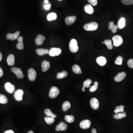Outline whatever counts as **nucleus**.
<instances>
[{
  "instance_id": "nucleus-1",
  "label": "nucleus",
  "mask_w": 133,
  "mask_h": 133,
  "mask_svg": "<svg viewBox=\"0 0 133 133\" xmlns=\"http://www.w3.org/2000/svg\"><path fill=\"white\" fill-rule=\"evenodd\" d=\"M98 25L96 22H91L84 25V29L87 31H94L98 29Z\"/></svg>"
},
{
  "instance_id": "nucleus-2",
  "label": "nucleus",
  "mask_w": 133,
  "mask_h": 133,
  "mask_svg": "<svg viewBox=\"0 0 133 133\" xmlns=\"http://www.w3.org/2000/svg\"><path fill=\"white\" fill-rule=\"evenodd\" d=\"M69 47L70 50L73 53H76L79 50V47L78 45L77 42L74 38L71 40L69 43Z\"/></svg>"
},
{
  "instance_id": "nucleus-3",
  "label": "nucleus",
  "mask_w": 133,
  "mask_h": 133,
  "mask_svg": "<svg viewBox=\"0 0 133 133\" xmlns=\"http://www.w3.org/2000/svg\"><path fill=\"white\" fill-rule=\"evenodd\" d=\"M60 94L59 89L55 86L52 87L50 91L49 96L51 98H55Z\"/></svg>"
},
{
  "instance_id": "nucleus-4",
  "label": "nucleus",
  "mask_w": 133,
  "mask_h": 133,
  "mask_svg": "<svg viewBox=\"0 0 133 133\" xmlns=\"http://www.w3.org/2000/svg\"><path fill=\"white\" fill-rule=\"evenodd\" d=\"M113 42V45L117 47L120 46L123 43V40L121 36L119 35H116L112 38Z\"/></svg>"
},
{
  "instance_id": "nucleus-5",
  "label": "nucleus",
  "mask_w": 133,
  "mask_h": 133,
  "mask_svg": "<svg viewBox=\"0 0 133 133\" xmlns=\"http://www.w3.org/2000/svg\"><path fill=\"white\" fill-rule=\"evenodd\" d=\"M12 71L16 75L18 78L20 79H23L24 77V75L21 69L19 68L16 67H12L11 68Z\"/></svg>"
},
{
  "instance_id": "nucleus-6",
  "label": "nucleus",
  "mask_w": 133,
  "mask_h": 133,
  "mask_svg": "<svg viewBox=\"0 0 133 133\" xmlns=\"http://www.w3.org/2000/svg\"><path fill=\"white\" fill-rule=\"evenodd\" d=\"M62 53V50L60 48H53L49 51V54L51 56H57Z\"/></svg>"
},
{
  "instance_id": "nucleus-7",
  "label": "nucleus",
  "mask_w": 133,
  "mask_h": 133,
  "mask_svg": "<svg viewBox=\"0 0 133 133\" xmlns=\"http://www.w3.org/2000/svg\"><path fill=\"white\" fill-rule=\"evenodd\" d=\"M24 94L23 90L21 89L17 90L14 94V97L17 101H21L23 100V96Z\"/></svg>"
},
{
  "instance_id": "nucleus-8",
  "label": "nucleus",
  "mask_w": 133,
  "mask_h": 133,
  "mask_svg": "<svg viewBox=\"0 0 133 133\" xmlns=\"http://www.w3.org/2000/svg\"><path fill=\"white\" fill-rule=\"evenodd\" d=\"M5 90L10 94H12L15 91V87L14 85L11 84L10 83L8 82L4 85Z\"/></svg>"
},
{
  "instance_id": "nucleus-9",
  "label": "nucleus",
  "mask_w": 133,
  "mask_h": 133,
  "mask_svg": "<svg viewBox=\"0 0 133 133\" xmlns=\"http://www.w3.org/2000/svg\"><path fill=\"white\" fill-rule=\"evenodd\" d=\"M90 105L92 109L96 110L99 107V101L96 98H92L90 100Z\"/></svg>"
},
{
  "instance_id": "nucleus-10",
  "label": "nucleus",
  "mask_w": 133,
  "mask_h": 133,
  "mask_svg": "<svg viewBox=\"0 0 133 133\" xmlns=\"http://www.w3.org/2000/svg\"><path fill=\"white\" fill-rule=\"evenodd\" d=\"M28 77L31 81H34L36 77V73L34 69L33 68H30L28 71Z\"/></svg>"
},
{
  "instance_id": "nucleus-11",
  "label": "nucleus",
  "mask_w": 133,
  "mask_h": 133,
  "mask_svg": "<svg viewBox=\"0 0 133 133\" xmlns=\"http://www.w3.org/2000/svg\"><path fill=\"white\" fill-rule=\"evenodd\" d=\"M91 125V122L90 121L88 120L83 121L79 124L80 127L83 129H88L90 127Z\"/></svg>"
},
{
  "instance_id": "nucleus-12",
  "label": "nucleus",
  "mask_w": 133,
  "mask_h": 133,
  "mask_svg": "<svg viewBox=\"0 0 133 133\" xmlns=\"http://www.w3.org/2000/svg\"><path fill=\"white\" fill-rule=\"evenodd\" d=\"M20 34V32L19 31H17L13 34L8 33L6 35V38L8 40H11L12 41H13L17 39Z\"/></svg>"
},
{
  "instance_id": "nucleus-13",
  "label": "nucleus",
  "mask_w": 133,
  "mask_h": 133,
  "mask_svg": "<svg viewBox=\"0 0 133 133\" xmlns=\"http://www.w3.org/2000/svg\"><path fill=\"white\" fill-rule=\"evenodd\" d=\"M67 125L66 124L63 122H61L59 125H57L55 130L57 131H64L67 129Z\"/></svg>"
},
{
  "instance_id": "nucleus-14",
  "label": "nucleus",
  "mask_w": 133,
  "mask_h": 133,
  "mask_svg": "<svg viewBox=\"0 0 133 133\" xmlns=\"http://www.w3.org/2000/svg\"><path fill=\"white\" fill-rule=\"evenodd\" d=\"M126 74L124 72L118 74L115 77V81L117 82H120L122 81L125 78Z\"/></svg>"
},
{
  "instance_id": "nucleus-15",
  "label": "nucleus",
  "mask_w": 133,
  "mask_h": 133,
  "mask_svg": "<svg viewBox=\"0 0 133 133\" xmlns=\"http://www.w3.org/2000/svg\"><path fill=\"white\" fill-rule=\"evenodd\" d=\"M46 40V37L42 35H38L35 39L36 44L38 46L42 45L44 41Z\"/></svg>"
},
{
  "instance_id": "nucleus-16",
  "label": "nucleus",
  "mask_w": 133,
  "mask_h": 133,
  "mask_svg": "<svg viewBox=\"0 0 133 133\" xmlns=\"http://www.w3.org/2000/svg\"><path fill=\"white\" fill-rule=\"evenodd\" d=\"M77 17L75 16H70L67 17L65 19V22L66 25H71L75 22Z\"/></svg>"
},
{
  "instance_id": "nucleus-17",
  "label": "nucleus",
  "mask_w": 133,
  "mask_h": 133,
  "mask_svg": "<svg viewBox=\"0 0 133 133\" xmlns=\"http://www.w3.org/2000/svg\"><path fill=\"white\" fill-rule=\"evenodd\" d=\"M96 62L98 65L103 66L107 64V60L106 58L103 56H100L96 58Z\"/></svg>"
},
{
  "instance_id": "nucleus-18",
  "label": "nucleus",
  "mask_w": 133,
  "mask_h": 133,
  "mask_svg": "<svg viewBox=\"0 0 133 133\" xmlns=\"http://www.w3.org/2000/svg\"><path fill=\"white\" fill-rule=\"evenodd\" d=\"M50 65L49 62L46 60L43 61L42 62V71L43 72H45L49 70V68L50 67Z\"/></svg>"
},
{
  "instance_id": "nucleus-19",
  "label": "nucleus",
  "mask_w": 133,
  "mask_h": 133,
  "mask_svg": "<svg viewBox=\"0 0 133 133\" xmlns=\"http://www.w3.org/2000/svg\"><path fill=\"white\" fill-rule=\"evenodd\" d=\"M37 54L39 56H42L43 55L49 54V51L47 49H38L36 50Z\"/></svg>"
},
{
  "instance_id": "nucleus-20",
  "label": "nucleus",
  "mask_w": 133,
  "mask_h": 133,
  "mask_svg": "<svg viewBox=\"0 0 133 133\" xmlns=\"http://www.w3.org/2000/svg\"><path fill=\"white\" fill-rule=\"evenodd\" d=\"M15 57L13 54L9 55L7 58V62L8 65L10 66H13L15 64Z\"/></svg>"
},
{
  "instance_id": "nucleus-21",
  "label": "nucleus",
  "mask_w": 133,
  "mask_h": 133,
  "mask_svg": "<svg viewBox=\"0 0 133 133\" xmlns=\"http://www.w3.org/2000/svg\"><path fill=\"white\" fill-rule=\"evenodd\" d=\"M126 117V113L125 112L118 113L113 115V118L116 120H120Z\"/></svg>"
},
{
  "instance_id": "nucleus-22",
  "label": "nucleus",
  "mask_w": 133,
  "mask_h": 133,
  "mask_svg": "<svg viewBox=\"0 0 133 133\" xmlns=\"http://www.w3.org/2000/svg\"><path fill=\"white\" fill-rule=\"evenodd\" d=\"M84 9L85 12L90 15L94 13V8L90 4H87V5H85L84 7Z\"/></svg>"
},
{
  "instance_id": "nucleus-23",
  "label": "nucleus",
  "mask_w": 133,
  "mask_h": 133,
  "mask_svg": "<svg viewBox=\"0 0 133 133\" xmlns=\"http://www.w3.org/2000/svg\"><path fill=\"white\" fill-rule=\"evenodd\" d=\"M102 43L105 44L108 49L111 50L113 48V44H112V40H106L104 41V42H102Z\"/></svg>"
},
{
  "instance_id": "nucleus-24",
  "label": "nucleus",
  "mask_w": 133,
  "mask_h": 133,
  "mask_svg": "<svg viewBox=\"0 0 133 133\" xmlns=\"http://www.w3.org/2000/svg\"><path fill=\"white\" fill-rule=\"evenodd\" d=\"M57 15L54 12L49 14L47 16V19L49 21H54L57 19Z\"/></svg>"
},
{
  "instance_id": "nucleus-25",
  "label": "nucleus",
  "mask_w": 133,
  "mask_h": 133,
  "mask_svg": "<svg viewBox=\"0 0 133 133\" xmlns=\"http://www.w3.org/2000/svg\"><path fill=\"white\" fill-rule=\"evenodd\" d=\"M126 25V20L125 18L124 17H122L121 18L120 21H119L118 23V26L119 28L120 29H122L124 28L125 27Z\"/></svg>"
},
{
  "instance_id": "nucleus-26",
  "label": "nucleus",
  "mask_w": 133,
  "mask_h": 133,
  "mask_svg": "<svg viewBox=\"0 0 133 133\" xmlns=\"http://www.w3.org/2000/svg\"><path fill=\"white\" fill-rule=\"evenodd\" d=\"M72 69L74 73L76 74H82V71L81 69V68L79 65L76 64L74 65L72 68Z\"/></svg>"
},
{
  "instance_id": "nucleus-27",
  "label": "nucleus",
  "mask_w": 133,
  "mask_h": 133,
  "mask_svg": "<svg viewBox=\"0 0 133 133\" xmlns=\"http://www.w3.org/2000/svg\"><path fill=\"white\" fill-rule=\"evenodd\" d=\"M44 113L46 115H47V116L52 117L54 118L57 117V116L56 115L53 113L51 110L49 109H46L45 110Z\"/></svg>"
},
{
  "instance_id": "nucleus-28",
  "label": "nucleus",
  "mask_w": 133,
  "mask_h": 133,
  "mask_svg": "<svg viewBox=\"0 0 133 133\" xmlns=\"http://www.w3.org/2000/svg\"><path fill=\"white\" fill-rule=\"evenodd\" d=\"M71 107V104L68 101H66L64 102L62 104V110L64 111H66L69 110Z\"/></svg>"
},
{
  "instance_id": "nucleus-29",
  "label": "nucleus",
  "mask_w": 133,
  "mask_h": 133,
  "mask_svg": "<svg viewBox=\"0 0 133 133\" xmlns=\"http://www.w3.org/2000/svg\"><path fill=\"white\" fill-rule=\"evenodd\" d=\"M68 73L66 71H63L62 73H58L57 75V78L58 79H63L64 78L67 77L68 75Z\"/></svg>"
},
{
  "instance_id": "nucleus-30",
  "label": "nucleus",
  "mask_w": 133,
  "mask_h": 133,
  "mask_svg": "<svg viewBox=\"0 0 133 133\" xmlns=\"http://www.w3.org/2000/svg\"><path fill=\"white\" fill-rule=\"evenodd\" d=\"M64 118L66 121L69 123H73L75 120L74 116L73 115H66Z\"/></svg>"
},
{
  "instance_id": "nucleus-31",
  "label": "nucleus",
  "mask_w": 133,
  "mask_h": 133,
  "mask_svg": "<svg viewBox=\"0 0 133 133\" xmlns=\"http://www.w3.org/2000/svg\"><path fill=\"white\" fill-rule=\"evenodd\" d=\"M8 101V98L6 96L3 94H0V103L6 104Z\"/></svg>"
},
{
  "instance_id": "nucleus-32",
  "label": "nucleus",
  "mask_w": 133,
  "mask_h": 133,
  "mask_svg": "<svg viewBox=\"0 0 133 133\" xmlns=\"http://www.w3.org/2000/svg\"><path fill=\"white\" fill-rule=\"evenodd\" d=\"M124 105H120V106H117L116 107L114 111V112L115 113H118L122 112H124Z\"/></svg>"
},
{
  "instance_id": "nucleus-33",
  "label": "nucleus",
  "mask_w": 133,
  "mask_h": 133,
  "mask_svg": "<svg viewBox=\"0 0 133 133\" xmlns=\"http://www.w3.org/2000/svg\"><path fill=\"white\" fill-rule=\"evenodd\" d=\"M44 120H45L46 123L47 124L51 125L54 123L55 121L54 119L52 117L46 116L44 118Z\"/></svg>"
},
{
  "instance_id": "nucleus-34",
  "label": "nucleus",
  "mask_w": 133,
  "mask_h": 133,
  "mask_svg": "<svg viewBox=\"0 0 133 133\" xmlns=\"http://www.w3.org/2000/svg\"><path fill=\"white\" fill-rule=\"evenodd\" d=\"M98 83L97 81L94 82V85H92V86L91 87L90 89V91L91 92H95L97 89L98 87Z\"/></svg>"
},
{
  "instance_id": "nucleus-35",
  "label": "nucleus",
  "mask_w": 133,
  "mask_h": 133,
  "mask_svg": "<svg viewBox=\"0 0 133 133\" xmlns=\"http://www.w3.org/2000/svg\"><path fill=\"white\" fill-rule=\"evenodd\" d=\"M123 58L121 56H118L115 62V64L118 65H121L123 62Z\"/></svg>"
},
{
  "instance_id": "nucleus-36",
  "label": "nucleus",
  "mask_w": 133,
  "mask_h": 133,
  "mask_svg": "<svg viewBox=\"0 0 133 133\" xmlns=\"http://www.w3.org/2000/svg\"><path fill=\"white\" fill-rule=\"evenodd\" d=\"M92 82V81L91 79H88L85 81L84 82V83H83V86L85 87H86V88L90 87L91 86V84Z\"/></svg>"
},
{
  "instance_id": "nucleus-37",
  "label": "nucleus",
  "mask_w": 133,
  "mask_h": 133,
  "mask_svg": "<svg viewBox=\"0 0 133 133\" xmlns=\"http://www.w3.org/2000/svg\"><path fill=\"white\" fill-rule=\"evenodd\" d=\"M16 48L19 50H22L24 48V44L23 42H19L16 45Z\"/></svg>"
},
{
  "instance_id": "nucleus-38",
  "label": "nucleus",
  "mask_w": 133,
  "mask_h": 133,
  "mask_svg": "<svg viewBox=\"0 0 133 133\" xmlns=\"http://www.w3.org/2000/svg\"><path fill=\"white\" fill-rule=\"evenodd\" d=\"M123 4L126 5H131L133 4V0H121Z\"/></svg>"
},
{
  "instance_id": "nucleus-39",
  "label": "nucleus",
  "mask_w": 133,
  "mask_h": 133,
  "mask_svg": "<svg viewBox=\"0 0 133 133\" xmlns=\"http://www.w3.org/2000/svg\"><path fill=\"white\" fill-rule=\"evenodd\" d=\"M88 2L91 5L96 6L98 4L97 0H88Z\"/></svg>"
},
{
  "instance_id": "nucleus-40",
  "label": "nucleus",
  "mask_w": 133,
  "mask_h": 133,
  "mask_svg": "<svg viewBox=\"0 0 133 133\" xmlns=\"http://www.w3.org/2000/svg\"><path fill=\"white\" fill-rule=\"evenodd\" d=\"M51 7V4H45L44 5V8L46 10H49L50 9Z\"/></svg>"
},
{
  "instance_id": "nucleus-41",
  "label": "nucleus",
  "mask_w": 133,
  "mask_h": 133,
  "mask_svg": "<svg viewBox=\"0 0 133 133\" xmlns=\"http://www.w3.org/2000/svg\"><path fill=\"white\" fill-rule=\"evenodd\" d=\"M128 65L129 67L133 68V59H130L128 61Z\"/></svg>"
},
{
  "instance_id": "nucleus-42",
  "label": "nucleus",
  "mask_w": 133,
  "mask_h": 133,
  "mask_svg": "<svg viewBox=\"0 0 133 133\" xmlns=\"http://www.w3.org/2000/svg\"><path fill=\"white\" fill-rule=\"evenodd\" d=\"M115 26L114 24V21H110L109 23L108 29L109 30H112L114 26Z\"/></svg>"
},
{
  "instance_id": "nucleus-43",
  "label": "nucleus",
  "mask_w": 133,
  "mask_h": 133,
  "mask_svg": "<svg viewBox=\"0 0 133 133\" xmlns=\"http://www.w3.org/2000/svg\"><path fill=\"white\" fill-rule=\"evenodd\" d=\"M118 25H115V26H114L112 30V33H116L118 30Z\"/></svg>"
},
{
  "instance_id": "nucleus-44",
  "label": "nucleus",
  "mask_w": 133,
  "mask_h": 133,
  "mask_svg": "<svg viewBox=\"0 0 133 133\" xmlns=\"http://www.w3.org/2000/svg\"><path fill=\"white\" fill-rule=\"evenodd\" d=\"M23 37L21 36L18 37V38H17V40H18L19 42H23Z\"/></svg>"
},
{
  "instance_id": "nucleus-45",
  "label": "nucleus",
  "mask_w": 133,
  "mask_h": 133,
  "mask_svg": "<svg viewBox=\"0 0 133 133\" xmlns=\"http://www.w3.org/2000/svg\"><path fill=\"white\" fill-rule=\"evenodd\" d=\"M3 75H4L3 70L1 67H0V78L2 77Z\"/></svg>"
},
{
  "instance_id": "nucleus-46",
  "label": "nucleus",
  "mask_w": 133,
  "mask_h": 133,
  "mask_svg": "<svg viewBox=\"0 0 133 133\" xmlns=\"http://www.w3.org/2000/svg\"><path fill=\"white\" fill-rule=\"evenodd\" d=\"M4 133H15L12 130H9L5 132Z\"/></svg>"
},
{
  "instance_id": "nucleus-47",
  "label": "nucleus",
  "mask_w": 133,
  "mask_h": 133,
  "mask_svg": "<svg viewBox=\"0 0 133 133\" xmlns=\"http://www.w3.org/2000/svg\"><path fill=\"white\" fill-rule=\"evenodd\" d=\"M92 133H97L96 132V130L95 128H93V129H92Z\"/></svg>"
},
{
  "instance_id": "nucleus-48",
  "label": "nucleus",
  "mask_w": 133,
  "mask_h": 133,
  "mask_svg": "<svg viewBox=\"0 0 133 133\" xmlns=\"http://www.w3.org/2000/svg\"><path fill=\"white\" fill-rule=\"evenodd\" d=\"M2 59V54L1 53V52H0V62H1Z\"/></svg>"
},
{
  "instance_id": "nucleus-49",
  "label": "nucleus",
  "mask_w": 133,
  "mask_h": 133,
  "mask_svg": "<svg viewBox=\"0 0 133 133\" xmlns=\"http://www.w3.org/2000/svg\"><path fill=\"white\" fill-rule=\"evenodd\" d=\"M44 2L46 4H49V1L48 0H44Z\"/></svg>"
},
{
  "instance_id": "nucleus-50",
  "label": "nucleus",
  "mask_w": 133,
  "mask_h": 133,
  "mask_svg": "<svg viewBox=\"0 0 133 133\" xmlns=\"http://www.w3.org/2000/svg\"><path fill=\"white\" fill-rule=\"evenodd\" d=\"M85 87L83 86V88H82V91H83V92H85Z\"/></svg>"
},
{
  "instance_id": "nucleus-51",
  "label": "nucleus",
  "mask_w": 133,
  "mask_h": 133,
  "mask_svg": "<svg viewBox=\"0 0 133 133\" xmlns=\"http://www.w3.org/2000/svg\"><path fill=\"white\" fill-rule=\"evenodd\" d=\"M28 133H34V132L32 131H30Z\"/></svg>"
},
{
  "instance_id": "nucleus-52",
  "label": "nucleus",
  "mask_w": 133,
  "mask_h": 133,
  "mask_svg": "<svg viewBox=\"0 0 133 133\" xmlns=\"http://www.w3.org/2000/svg\"><path fill=\"white\" fill-rule=\"evenodd\" d=\"M59 0V1H62V0Z\"/></svg>"
}]
</instances>
